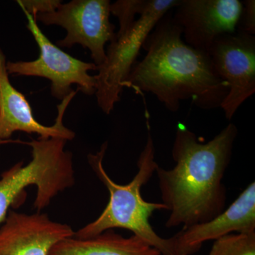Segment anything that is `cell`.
I'll return each mask as SVG.
<instances>
[{
  "instance_id": "52a82bcc",
  "label": "cell",
  "mask_w": 255,
  "mask_h": 255,
  "mask_svg": "<svg viewBox=\"0 0 255 255\" xmlns=\"http://www.w3.org/2000/svg\"><path fill=\"white\" fill-rule=\"evenodd\" d=\"M111 4L110 0H73L61 3L53 12L37 15L36 21L65 28L66 36L58 41V46L71 48L81 45L90 50L98 68L107 57L105 45L117 36L115 26L110 21Z\"/></svg>"
},
{
  "instance_id": "8992f818",
  "label": "cell",
  "mask_w": 255,
  "mask_h": 255,
  "mask_svg": "<svg viewBox=\"0 0 255 255\" xmlns=\"http://www.w3.org/2000/svg\"><path fill=\"white\" fill-rule=\"evenodd\" d=\"M24 13L26 26L39 48V57L32 61L6 62L8 74L48 79L51 82V95L57 100H63L71 94L73 85H78V90L85 95H95L97 82L89 71L97 70V65L77 59L55 46L42 32L36 18Z\"/></svg>"
},
{
  "instance_id": "2e32d148",
  "label": "cell",
  "mask_w": 255,
  "mask_h": 255,
  "mask_svg": "<svg viewBox=\"0 0 255 255\" xmlns=\"http://www.w3.org/2000/svg\"><path fill=\"white\" fill-rule=\"evenodd\" d=\"M17 3L23 12L28 13L33 18L40 14L53 12L62 3L60 0H18Z\"/></svg>"
},
{
  "instance_id": "7a4b0ae2",
  "label": "cell",
  "mask_w": 255,
  "mask_h": 255,
  "mask_svg": "<svg viewBox=\"0 0 255 255\" xmlns=\"http://www.w3.org/2000/svg\"><path fill=\"white\" fill-rule=\"evenodd\" d=\"M238 128L229 124L209 142H200L185 126L178 124L172 145L175 166H157L161 198L169 216L166 227L183 228L206 222L225 210L223 178L231 161Z\"/></svg>"
},
{
  "instance_id": "30bf717a",
  "label": "cell",
  "mask_w": 255,
  "mask_h": 255,
  "mask_svg": "<svg viewBox=\"0 0 255 255\" xmlns=\"http://www.w3.org/2000/svg\"><path fill=\"white\" fill-rule=\"evenodd\" d=\"M6 59L0 48V145L9 142L14 132L36 133L42 138L60 137L67 141L75 138V132L63 124L64 114L77 91H73L58 106V117L55 124L46 127L37 122L31 105L25 96L10 82L6 70Z\"/></svg>"
},
{
  "instance_id": "5bb4252c",
  "label": "cell",
  "mask_w": 255,
  "mask_h": 255,
  "mask_svg": "<svg viewBox=\"0 0 255 255\" xmlns=\"http://www.w3.org/2000/svg\"><path fill=\"white\" fill-rule=\"evenodd\" d=\"M209 255H255V232L223 236L214 241Z\"/></svg>"
},
{
  "instance_id": "e0dca14e",
  "label": "cell",
  "mask_w": 255,
  "mask_h": 255,
  "mask_svg": "<svg viewBox=\"0 0 255 255\" xmlns=\"http://www.w3.org/2000/svg\"><path fill=\"white\" fill-rule=\"evenodd\" d=\"M243 11L238 22L237 31L255 36V1L246 0L243 1Z\"/></svg>"
},
{
  "instance_id": "7c38bea8",
  "label": "cell",
  "mask_w": 255,
  "mask_h": 255,
  "mask_svg": "<svg viewBox=\"0 0 255 255\" xmlns=\"http://www.w3.org/2000/svg\"><path fill=\"white\" fill-rule=\"evenodd\" d=\"M255 232V183L252 182L227 209L206 222L188 227L171 238L175 255H190L205 242L232 233Z\"/></svg>"
},
{
  "instance_id": "9a60e30c",
  "label": "cell",
  "mask_w": 255,
  "mask_h": 255,
  "mask_svg": "<svg viewBox=\"0 0 255 255\" xmlns=\"http://www.w3.org/2000/svg\"><path fill=\"white\" fill-rule=\"evenodd\" d=\"M149 0H119L111 4V14L117 16L119 21V30L117 35H121L128 29L135 22L136 14L141 15L148 4Z\"/></svg>"
},
{
  "instance_id": "9c48e42d",
  "label": "cell",
  "mask_w": 255,
  "mask_h": 255,
  "mask_svg": "<svg viewBox=\"0 0 255 255\" xmlns=\"http://www.w3.org/2000/svg\"><path fill=\"white\" fill-rule=\"evenodd\" d=\"M243 7L239 0H180L173 18L184 41L209 53L216 38L237 32Z\"/></svg>"
},
{
  "instance_id": "3957f363",
  "label": "cell",
  "mask_w": 255,
  "mask_h": 255,
  "mask_svg": "<svg viewBox=\"0 0 255 255\" xmlns=\"http://www.w3.org/2000/svg\"><path fill=\"white\" fill-rule=\"evenodd\" d=\"M107 147L108 143L105 142L100 151L89 155L87 158L96 175L108 189L110 200L100 216L78 230L74 236L89 238L113 228H124L155 248L160 255H175L170 238L160 237L150 223L152 214L156 211L167 210L166 206L162 203L147 202L141 195L142 186L148 182L158 166L155 160V146L150 132L137 160V174L131 182L125 185L114 182L106 172L103 160Z\"/></svg>"
},
{
  "instance_id": "277c9868",
  "label": "cell",
  "mask_w": 255,
  "mask_h": 255,
  "mask_svg": "<svg viewBox=\"0 0 255 255\" xmlns=\"http://www.w3.org/2000/svg\"><path fill=\"white\" fill-rule=\"evenodd\" d=\"M30 146L32 159L26 165L17 162L0 176V225L9 208L26 187L37 188L34 209L41 212L60 193L75 185L73 155L65 150L67 140L60 137L10 140Z\"/></svg>"
},
{
  "instance_id": "5b68a950",
  "label": "cell",
  "mask_w": 255,
  "mask_h": 255,
  "mask_svg": "<svg viewBox=\"0 0 255 255\" xmlns=\"http://www.w3.org/2000/svg\"><path fill=\"white\" fill-rule=\"evenodd\" d=\"M179 3L180 0H149L140 18L110 43L105 63L97 68L98 75L95 76L97 104L104 113L111 114L120 101L124 82L136 63L147 36L159 20Z\"/></svg>"
},
{
  "instance_id": "4fadbf2b",
  "label": "cell",
  "mask_w": 255,
  "mask_h": 255,
  "mask_svg": "<svg viewBox=\"0 0 255 255\" xmlns=\"http://www.w3.org/2000/svg\"><path fill=\"white\" fill-rule=\"evenodd\" d=\"M50 255H160V253L134 235L124 238L110 230L95 237L67 238L58 243Z\"/></svg>"
},
{
  "instance_id": "6da1fadb",
  "label": "cell",
  "mask_w": 255,
  "mask_h": 255,
  "mask_svg": "<svg viewBox=\"0 0 255 255\" xmlns=\"http://www.w3.org/2000/svg\"><path fill=\"white\" fill-rule=\"evenodd\" d=\"M142 48L147 54L132 67L124 87L152 94L172 112L179 111L184 100L204 110L221 107L227 83L216 73L209 53L184 41L172 15L159 20Z\"/></svg>"
},
{
  "instance_id": "ba28073f",
  "label": "cell",
  "mask_w": 255,
  "mask_h": 255,
  "mask_svg": "<svg viewBox=\"0 0 255 255\" xmlns=\"http://www.w3.org/2000/svg\"><path fill=\"white\" fill-rule=\"evenodd\" d=\"M209 54L216 73L228 86L221 108L230 121L255 92V37L239 31L223 35L215 40Z\"/></svg>"
},
{
  "instance_id": "8fae6325",
  "label": "cell",
  "mask_w": 255,
  "mask_h": 255,
  "mask_svg": "<svg viewBox=\"0 0 255 255\" xmlns=\"http://www.w3.org/2000/svg\"><path fill=\"white\" fill-rule=\"evenodd\" d=\"M75 233L71 226L46 214L9 210L0 226V255H50L58 243Z\"/></svg>"
}]
</instances>
